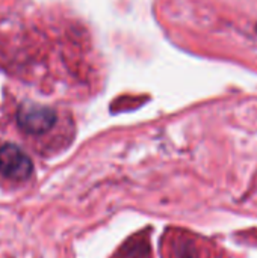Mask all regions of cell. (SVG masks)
I'll return each instance as SVG.
<instances>
[{
    "label": "cell",
    "mask_w": 257,
    "mask_h": 258,
    "mask_svg": "<svg viewBox=\"0 0 257 258\" xmlns=\"http://www.w3.org/2000/svg\"><path fill=\"white\" fill-rule=\"evenodd\" d=\"M12 119L24 139L39 141L58 127L59 113L53 107L24 100L15 106Z\"/></svg>",
    "instance_id": "cell-1"
},
{
    "label": "cell",
    "mask_w": 257,
    "mask_h": 258,
    "mask_svg": "<svg viewBox=\"0 0 257 258\" xmlns=\"http://www.w3.org/2000/svg\"><path fill=\"white\" fill-rule=\"evenodd\" d=\"M33 171L29 156L15 144H0V177L9 181H24Z\"/></svg>",
    "instance_id": "cell-2"
}]
</instances>
